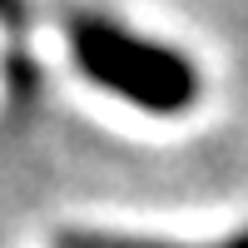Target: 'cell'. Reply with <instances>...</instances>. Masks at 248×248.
I'll return each instance as SVG.
<instances>
[{
	"label": "cell",
	"instance_id": "cell-1",
	"mask_svg": "<svg viewBox=\"0 0 248 248\" xmlns=\"http://www.w3.org/2000/svg\"><path fill=\"white\" fill-rule=\"evenodd\" d=\"M70 55L85 70L90 85L105 94H119L124 105L149 109V114H179L194 105L199 79L174 50L139 40L109 20H75L70 25Z\"/></svg>",
	"mask_w": 248,
	"mask_h": 248
},
{
	"label": "cell",
	"instance_id": "cell-2",
	"mask_svg": "<svg viewBox=\"0 0 248 248\" xmlns=\"http://www.w3.org/2000/svg\"><path fill=\"white\" fill-rule=\"evenodd\" d=\"M55 248H248V233L223 243H169V238H139V233H109V229H60Z\"/></svg>",
	"mask_w": 248,
	"mask_h": 248
}]
</instances>
